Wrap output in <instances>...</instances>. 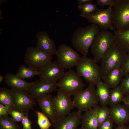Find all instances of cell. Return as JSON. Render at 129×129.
<instances>
[{"instance_id": "obj_1", "label": "cell", "mask_w": 129, "mask_h": 129, "mask_svg": "<svg viewBox=\"0 0 129 129\" xmlns=\"http://www.w3.org/2000/svg\"><path fill=\"white\" fill-rule=\"evenodd\" d=\"M100 29L98 26L94 24L76 29L73 32L71 39L74 47L83 56H86L89 48Z\"/></svg>"}, {"instance_id": "obj_2", "label": "cell", "mask_w": 129, "mask_h": 129, "mask_svg": "<svg viewBox=\"0 0 129 129\" xmlns=\"http://www.w3.org/2000/svg\"><path fill=\"white\" fill-rule=\"evenodd\" d=\"M128 53L114 41L105 52L101 60V79L110 70L121 67Z\"/></svg>"}, {"instance_id": "obj_3", "label": "cell", "mask_w": 129, "mask_h": 129, "mask_svg": "<svg viewBox=\"0 0 129 129\" xmlns=\"http://www.w3.org/2000/svg\"><path fill=\"white\" fill-rule=\"evenodd\" d=\"M93 59L82 56L75 66L77 73L89 84L96 85L101 81L100 66Z\"/></svg>"}, {"instance_id": "obj_4", "label": "cell", "mask_w": 129, "mask_h": 129, "mask_svg": "<svg viewBox=\"0 0 129 129\" xmlns=\"http://www.w3.org/2000/svg\"><path fill=\"white\" fill-rule=\"evenodd\" d=\"M74 96L73 102L74 107L82 113L98 106L99 103L94 86L89 84L85 89L80 91Z\"/></svg>"}, {"instance_id": "obj_5", "label": "cell", "mask_w": 129, "mask_h": 129, "mask_svg": "<svg viewBox=\"0 0 129 129\" xmlns=\"http://www.w3.org/2000/svg\"><path fill=\"white\" fill-rule=\"evenodd\" d=\"M112 12V23L115 30L129 29V0H115Z\"/></svg>"}, {"instance_id": "obj_6", "label": "cell", "mask_w": 129, "mask_h": 129, "mask_svg": "<svg viewBox=\"0 0 129 129\" xmlns=\"http://www.w3.org/2000/svg\"><path fill=\"white\" fill-rule=\"evenodd\" d=\"M51 55L40 50L36 47H28L24 58V62L28 67L40 71L52 62Z\"/></svg>"}, {"instance_id": "obj_7", "label": "cell", "mask_w": 129, "mask_h": 129, "mask_svg": "<svg viewBox=\"0 0 129 129\" xmlns=\"http://www.w3.org/2000/svg\"><path fill=\"white\" fill-rule=\"evenodd\" d=\"M114 41V34L108 30H101L95 36L91 46L93 59L97 62L100 61L103 55Z\"/></svg>"}, {"instance_id": "obj_8", "label": "cell", "mask_w": 129, "mask_h": 129, "mask_svg": "<svg viewBox=\"0 0 129 129\" xmlns=\"http://www.w3.org/2000/svg\"><path fill=\"white\" fill-rule=\"evenodd\" d=\"M57 85L59 88L71 96L82 90L84 86L81 76L71 69L64 72Z\"/></svg>"}, {"instance_id": "obj_9", "label": "cell", "mask_w": 129, "mask_h": 129, "mask_svg": "<svg viewBox=\"0 0 129 129\" xmlns=\"http://www.w3.org/2000/svg\"><path fill=\"white\" fill-rule=\"evenodd\" d=\"M57 91L56 95L53 97L55 124L69 115L74 108L71 96L60 88L57 89Z\"/></svg>"}, {"instance_id": "obj_10", "label": "cell", "mask_w": 129, "mask_h": 129, "mask_svg": "<svg viewBox=\"0 0 129 129\" xmlns=\"http://www.w3.org/2000/svg\"><path fill=\"white\" fill-rule=\"evenodd\" d=\"M112 7L108 6L105 10L99 9L96 12L88 15L81 16L87 19L88 22L97 25L101 30L115 31L112 23Z\"/></svg>"}, {"instance_id": "obj_11", "label": "cell", "mask_w": 129, "mask_h": 129, "mask_svg": "<svg viewBox=\"0 0 129 129\" xmlns=\"http://www.w3.org/2000/svg\"><path fill=\"white\" fill-rule=\"evenodd\" d=\"M11 93L15 109L25 115L36 104V100L28 92L20 90L11 88Z\"/></svg>"}, {"instance_id": "obj_12", "label": "cell", "mask_w": 129, "mask_h": 129, "mask_svg": "<svg viewBox=\"0 0 129 129\" xmlns=\"http://www.w3.org/2000/svg\"><path fill=\"white\" fill-rule=\"evenodd\" d=\"M56 55L57 61L64 69H70L75 66L81 57L77 51L65 44L59 46Z\"/></svg>"}, {"instance_id": "obj_13", "label": "cell", "mask_w": 129, "mask_h": 129, "mask_svg": "<svg viewBox=\"0 0 129 129\" xmlns=\"http://www.w3.org/2000/svg\"><path fill=\"white\" fill-rule=\"evenodd\" d=\"M64 69L57 61L52 62L40 71L39 80L48 82H56L64 72Z\"/></svg>"}, {"instance_id": "obj_14", "label": "cell", "mask_w": 129, "mask_h": 129, "mask_svg": "<svg viewBox=\"0 0 129 129\" xmlns=\"http://www.w3.org/2000/svg\"><path fill=\"white\" fill-rule=\"evenodd\" d=\"M35 36L37 40L36 47L38 49L52 55L56 54L57 50L55 42L46 31L38 32Z\"/></svg>"}, {"instance_id": "obj_15", "label": "cell", "mask_w": 129, "mask_h": 129, "mask_svg": "<svg viewBox=\"0 0 129 129\" xmlns=\"http://www.w3.org/2000/svg\"><path fill=\"white\" fill-rule=\"evenodd\" d=\"M81 112L74 111L53 125L54 129H76L81 124Z\"/></svg>"}, {"instance_id": "obj_16", "label": "cell", "mask_w": 129, "mask_h": 129, "mask_svg": "<svg viewBox=\"0 0 129 129\" xmlns=\"http://www.w3.org/2000/svg\"><path fill=\"white\" fill-rule=\"evenodd\" d=\"M56 82H48L37 80L29 93L34 99L51 93L57 90Z\"/></svg>"}, {"instance_id": "obj_17", "label": "cell", "mask_w": 129, "mask_h": 129, "mask_svg": "<svg viewBox=\"0 0 129 129\" xmlns=\"http://www.w3.org/2000/svg\"><path fill=\"white\" fill-rule=\"evenodd\" d=\"M4 80L5 83L11 88L25 91L29 93L37 81L27 82L11 72L7 73L5 75Z\"/></svg>"}, {"instance_id": "obj_18", "label": "cell", "mask_w": 129, "mask_h": 129, "mask_svg": "<svg viewBox=\"0 0 129 129\" xmlns=\"http://www.w3.org/2000/svg\"><path fill=\"white\" fill-rule=\"evenodd\" d=\"M110 117L118 125H123L129 121V110L124 105L119 103L109 108Z\"/></svg>"}, {"instance_id": "obj_19", "label": "cell", "mask_w": 129, "mask_h": 129, "mask_svg": "<svg viewBox=\"0 0 129 129\" xmlns=\"http://www.w3.org/2000/svg\"><path fill=\"white\" fill-rule=\"evenodd\" d=\"M36 100L42 112L48 117L53 125L55 123L53 97L50 94H48Z\"/></svg>"}, {"instance_id": "obj_20", "label": "cell", "mask_w": 129, "mask_h": 129, "mask_svg": "<svg viewBox=\"0 0 129 129\" xmlns=\"http://www.w3.org/2000/svg\"><path fill=\"white\" fill-rule=\"evenodd\" d=\"M97 106L85 112L82 115L81 124L82 129H98L97 113Z\"/></svg>"}, {"instance_id": "obj_21", "label": "cell", "mask_w": 129, "mask_h": 129, "mask_svg": "<svg viewBox=\"0 0 129 129\" xmlns=\"http://www.w3.org/2000/svg\"><path fill=\"white\" fill-rule=\"evenodd\" d=\"M124 76L121 67H118L109 71L102 79L104 83L113 89L119 86Z\"/></svg>"}, {"instance_id": "obj_22", "label": "cell", "mask_w": 129, "mask_h": 129, "mask_svg": "<svg viewBox=\"0 0 129 129\" xmlns=\"http://www.w3.org/2000/svg\"><path fill=\"white\" fill-rule=\"evenodd\" d=\"M97 94L101 107H107L110 98V88L103 82L100 81L96 85Z\"/></svg>"}, {"instance_id": "obj_23", "label": "cell", "mask_w": 129, "mask_h": 129, "mask_svg": "<svg viewBox=\"0 0 129 129\" xmlns=\"http://www.w3.org/2000/svg\"><path fill=\"white\" fill-rule=\"evenodd\" d=\"M114 41L128 54L129 53V29L114 32Z\"/></svg>"}, {"instance_id": "obj_24", "label": "cell", "mask_w": 129, "mask_h": 129, "mask_svg": "<svg viewBox=\"0 0 129 129\" xmlns=\"http://www.w3.org/2000/svg\"><path fill=\"white\" fill-rule=\"evenodd\" d=\"M40 73V71L34 70L29 67H27L22 64L19 67L16 75L20 78L24 80L32 78L35 75L39 76Z\"/></svg>"}, {"instance_id": "obj_25", "label": "cell", "mask_w": 129, "mask_h": 129, "mask_svg": "<svg viewBox=\"0 0 129 129\" xmlns=\"http://www.w3.org/2000/svg\"><path fill=\"white\" fill-rule=\"evenodd\" d=\"M124 94L119 86L111 90L108 105L110 107L118 104L123 102Z\"/></svg>"}, {"instance_id": "obj_26", "label": "cell", "mask_w": 129, "mask_h": 129, "mask_svg": "<svg viewBox=\"0 0 129 129\" xmlns=\"http://www.w3.org/2000/svg\"><path fill=\"white\" fill-rule=\"evenodd\" d=\"M0 103L7 106L10 109H14L12 97L10 89L5 88H0Z\"/></svg>"}, {"instance_id": "obj_27", "label": "cell", "mask_w": 129, "mask_h": 129, "mask_svg": "<svg viewBox=\"0 0 129 129\" xmlns=\"http://www.w3.org/2000/svg\"><path fill=\"white\" fill-rule=\"evenodd\" d=\"M0 129H20L12 118L8 115L0 117Z\"/></svg>"}, {"instance_id": "obj_28", "label": "cell", "mask_w": 129, "mask_h": 129, "mask_svg": "<svg viewBox=\"0 0 129 129\" xmlns=\"http://www.w3.org/2000/svg\"><path fill=\"white\" fill-rule=\"evenodd\" d=\"M37 116V123L41 129H49L53 124L48 117L42 112L34 110Z\"/></svg>"}, {"instance_id": "obj_29", "label": "cell", "mask_w": 129, "mask_h": 129, "mask_svg": "<svg viewBox=\"0 0 129 129\" xmlns=\"http://www.w3.org/2000/svg\"><path fill=\"white\" fill-rule=\"evenodd\" d=\"M77 7L82 15H88L93 13L99 10L96 5L92 2H89L83 4H78Z\"/></svg>"}, {"instance_id": "obj_30", "label": "cell", "mask_w": 129, "mask_h": 129, "mask_svg": "<svg viewBox=\"0 0 129 129\" xmlns=\"http://www.w3.org/2000/svg\"><path fill=\"white\" fill-rule=\"evenodd\" d=\"M97 113L98 127L110 117L109 109L107 107H99L98 106Z\"/></svg>"}, {"instance_id": "obj_31", "label": "cell", "mask_w": 129, "mask_h": 129, "mask_svg": "<svg viewBox=\"0 0 129 129\" xmlns=\"http://www.w3.org/2000/svg\"><path fill=\"white\" fill-rule=\"evenodd\" d=\"M119 86L124 95L129 94V74L125 75Z\"/></svg>"}, {"instance_id": "obj_32", "label": "cell", "mask_w": 129, "mask_h": 129, "mask_svg": "<svg viewBox=\"0 0 129 129\" xmlns=\"http://www.w3.org/2000/svg\"><path fill=\"white\" fill-rule=\"evenodd\" d=\"M8 114L11 115L12 118L16 122L21 121L26 115L24 113L14 109H10L8 111Z\"/></svg>"}, {"instance_id": "obj_33", "label": "cell", "mask_w": 129, "mask_h": 129, "mask_svg": "<svg viewBox=\"0 0 129 129\" xmlns=\"http://www.w3.org/2000/svg\"><path fill=\"white\" fill-rule=\"evenodd\" d=\"M120 67L124 76L129 74V53L127 54Z\"/></svg>"}, {"instance_id": "obj_34", "label": "cell", "mask_w": 129, "mask_h": 129, "mask_svg": "<svg viewBox=\"0 0 129 129\" xmlns=\"http://www.w3.org/2000/svg\"><path fill=\"white\" fill-rule=\"evenodd\" d=\"M113 122L110 117L98 127V129H112Z\"/></svg>"}, {"instance_id": "obj_35", "label": "cell", "mask_w": 129, "mask_h": 129, "mask_svg": "<svg viewBox=\"0 0 129 129\" xmlns=\"http://www.w3.org/2000/svg\"><path fill=\"white\" fill-rule=\"evenodd\" d=\"M97 5L103 7L106 5L113 7L115 4V0H97Z\"/></svg>"}, {"instance_id": "obj_36", "label": "cell", "mask_w": 129, "mask_h": 129, "mask_svg": "<svg viewBox=\"0 0 129 129\" xmlns=\"http://www.w3.org/2000/svg\"><path fill=\"white\" fill-rule=\"evenodd\" d=\"M21 121L23 126V129H32L31 121L29 119L28 115H26Z\"/></svg>"}, {"instance_id": "obj_37", "label": "cell", "mask_w": 129, "mask_h": 129, "mask_svg": "<svg viewBox=\"0 0 129 129\" xmlns=\"http://www.w3.org/2000/svg\"><path fill=\"white\" fill-rule=\"evenodd\" d=\"M10 109L7 106L0 104V117L8 115V111Z\"/></svg>"}, {"instance_id": "obj_38", "label": "cell", "mask_w": 129, "mask_h": 129, "mask_svg": "<svg viewBox=\"0 0 129 129\" xmlns=\"http://www.w3.org/2000/svg\"><path fill=\"white\" fill-rule=\"evenodd\" d=\"M123 102L124 105L129 110V94L124 97Z\"/></svg>"}, {"instance_id": "obj_39", "label": "cell", "mask_w": 129, "mask_h": 129, "mask_svg": "<svg viewBox=\"0 0 129 129\" xmlns=\"http://www.w3.org/2000/svg\"><path fill=\"white\" fill-rule=\"evenodd\" d=\"M77 2L78 5H81L83 4L89 2H92V0H78Z\"/></svg>"}, {"instance_id": "obj_40", "label": "cell", "mask_w": 129, "mask_h": 129, "mask_svg": "<svg viewBox=\"0 0 129 129\" xmlns=\"http://www.w3.org/2000/svg\"><path fill=\"white\" fill-rule=\"evenodd\" d=\"M115 129H127L124 125H118V127Z\"/></svg>"}, {"instance_id": "obj_41", "label": "cell", "mask_w": 129, "mask_h": 129, "mask_svg": "<svg viewBox=\"0 0 129 129\" xmlns=\"http://www.w3.org/2000/svg\"><path fill=\"white\" fill-rule=\"evenodd\" d=\"M4 79V76L3 75H0V83H1Z\"/></svg>"}, {"instance_id": "obj_42", "label": "cell", "mask_w": 129, "mask_h": 129, "mask_svg": "<svg viewBox=\"0 0 129 129\" xmlns=\"http://www.w3.org/2000/svg\"><path fill=\"white\" fill-rule=\"evenodd\" d=\"M82 129L81 128H80V129H78V128H77V129Z\"/></svg>"}, {"instance_id": "obj_43", "label": "cell", "mask_w": 129, "mask_h": 129, "mask_svg": "<svg viewBox=\"0 0 129 129\" xmlns=\"http://www.w3.org/2000/svg\"><path fill=\"white\" fill-rule=\"evenodd\" d=\"M127 129H129V127L128 128H127Z\"/></svg>"}]
</instances>
